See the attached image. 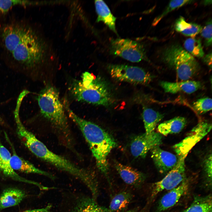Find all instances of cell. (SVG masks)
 Segmentation results:
<instances>
[{
	"label": "cell",
	"mask_w": 212,
	"mask_h": 212,
	"mask_svg": "<svg viewBox=\"0 0 212 212\" xmlns=\"http://www.w3.org/2000/svg\"><path fill=\"white\" fill-rule=\"evenodd\" d=\"M3 16L0 19L1 59L11 70L34 78L48 54L45 40L26 18Z\"/></svg>",
	"instance_id": "6da1fadb"
},
{
	"label": "cell",
	"mask_w": 212,
	"mask_h": 212,
	"mask_svg": "<svg viewBox=\"0 0 212 212\" xmlns=\"http://www.w3.org/2000/svg\"><path fill=\"white\" fill-rule=\"evenodd\" d=\"M65 104L64 108L69 117L80 130L95 158L97 168L105 176L110 186L112 187L109 177L107 158L111 151L117 146L115 140L97 125L79 117Z\"/></svg>",
	"instance_id": "7a4b0ae2"
},
{
	"label": "cell",
	"mask_w": 212,
	"mask_h": 212,
	"mask_svg": "<svg viewBox=\"0 0 212 212\" xmlns=\"http://www.w3.org/2000/svg\"><path fill=\"white\" fill-rule=\"evenodd\" d=\"M26 147L38 158L79 179L89 190L94 189L97 186V179L93 172L79 167L52 152L35 136H32L28 139Z\"/></svg>",
	"instance_id": "3957f363"
},
{
	"label": "cell",
	"mask_w": 212,
	"mask_h": 212,
	"mask_svg": "<svg viewBox=\"0 0 212 212\" xmlns=\"http://www.w3.org/2000/svg\"><path fill=\"white\" fill-rule=\"evenodd\" d=\"M70 90L79 101L106 107L113 102L110 90L105 81L100 77L88 72L83 73L81 80L73 82Z\"/></svg>",
	"instance_id": "277c9868"
},
{
	"label": "cell",
	"mask_w": 212,
	"mask_h": 212,
	"mask_svg": "<svg viewBox=\"0 0 212 212\" xmlns=\"http://www.w3.org/2000/svg\"><path fill=\"white\" fill-rule=\"evenodd\" d=\"M37 100L42 115L67 135L69 127L64 106L60 100L57 89L51 85L46 86L38 94Z\"/></svg>",
	"instance_id": "5b68a950"
},
{
	"label": "cell",
	"mask_w": 212,
	"mask_h": 212,
	"mask_svg": "<svg viewBox=\"0 0 212 212\" xmlns=\"http://www.w3.org/2000/svg\"><path fill=\"white\" fill-rule=\"evenodd\" d=\"M163 61L176 71L178 78L188 80L198 73L199 64L195 58L180 45L173 44L166 48L162 54Z\"/></svg>",
	"instance_id": "8992f818"
},
{
	"label": "cell",
	"mask_w": 212,
	"mask_h": 212,
	"mask_svg": "<svg viewBox=\"0 0 212 212\" xmlns=\"http://www.w3.org/2000/svg\"><path fill=\"white\" fill-rule=\"evenodd\" d=\"M107 69L111 77L115 80L132 84L147 85L154 77L143 69L122 64L109 65Z\"/></svg>",
	"instance_id": "52a82bcc"
},
{
	"label": "cell",
	"mask_w": 212,
	"mask_h": 212,
	"mask_svg": "<svg viewBox=\"0 0 212 212\" xmlns=\"http://www.w3.org/2000/svg\"><path fill=\"white\" fill-rule=\"evenodd\" d=\"M110 52L132 62H137L147 60L143 45L137 42L128 39L117 38L111 41Z\"/></svg>",
	"instance_id": "ba28073f"
},
{
	"label": "cell",
	"mask_w": 212,
	"mask_h": 212,
	"mask_svg": "<svg viewBox=\"0 0 212 212\" xmlns=\"http://www.w3.org/2000/svg\"><path fill=\"white\" fill-rule=\"evenodd\" d=\"M178 161L175 167L162 179L153 183L152 186L151 198L153 199L164 190H170L178 186L185 179V159L186 156L177 155Z\"/></svg>",
	"instance_id": "9c48e42d"
},
{
	"label": "cell",
	"mask_w": 212,
	"mask_h": 212,
	"mask_svg": "<svg viewBox=\"0 0 212 212\" xmlns=\"http://www.w3.org/2000/svg\"><path fill=\"white\" fill-rule=\"evenodd\" d=\"M162 135L154 131L137 135L131 142V153L135 158H144L149 151L162 143Z\"/></svg>",
	"instance_id": "30bf717a"
},
{
	"label": "cell",
	"mask_w": 212,
	"mask_h": 212,
	"mask_svg": "<svg viewBox=\"0 0 212 212\" xmlns=\"http://www.w3.org/2000/svg\"><path fill=\"white\" fill-rule=\"evenodd\" d=\"M64 212H111L108 208L99 205L96 201L82 194L72 195Z\"/></svg>",
	"instance_id": "8fae6325"
},
{
	"label": "cell",
	"mask_w": 212,
	"mask_h": 212,
	"mask_svg": "<svg viewBox=\"0 0 212 212\" xmlns=\"http://www.w3.org/2000/svg\"><path fill=\"white\" fill-rule=\"evenodd\" d=\"M11 156L10 152L2 143L0 136V175L10 178L16 181L35 185L41 190H46V187L37 182L26 179L18 175L11 165Z\"/></svg>",
	"instance_id": "7c38bea8"
},
{
	"label": "cell",
	"mask_w": 212,
	"mask_h": 212,
	"mask_svg": "<svg viewBox=\"0 0 212 212\" xmlns=\"http://www.w3.org/2000/svg\"><path fill=\"white\" fill-rule=\"evenodd\" d=\"M4 135L6 139L11 146L12 150V154L10 158V163L15 171L26 173L39 174L52 179H54V177L52 174L37 168L31 163L19 156L16 153L14 145L5 132Z\"/></svg>",
	"instance_id": "4fadbf2b"
},
{
	"label": "cell",
	"mask_w": 212,
	"mask_h": 212,
	"mask_svg": "<svg viewBox=\"0 0 212 212\" xmlns=\"http://www.w3.org/2000/svg\"><path fill=\"white\" fill-rule=\"evenodd\" d=\"M151 151V158L160 173L169 172L176 165L178 158L175 155L162 150L159 146L155 147Z\"/></svg>",
	"instance_id": "5bb4252c"
},
{
	"label": "cell",
	"mask_w": 212,
	"mask_h": 212,
	"mask_svg": "<svg viewBox=\"0 0 212 212\" xmlns=\"http://www.w3.org/2000/svg\"><path fill=\"white\" fill-rule=\"evenodd\" d=\"M189 185V181L185 179L178 186L164 195L159 202L158 212L165 211L175 205L188 191Z\"/></svg>",
	"instance_id": "9a60e30c"
},
{
	"label": "cell",
	"mask_w": 212,
	"mask_h": 212,
	"mask_svg": "<svg viewBox=\"0 0 212 212\" xmlns=\"http://www.w3.org/2000/svg\"><path fill=\"white\" fill-rule=\"evenodd\" d=\"M114 165L121 178L127 184L138 188L146 179L145 174L132 167L117 162H115Z\"/></svg>",
	"instance_id": "2e32d148"
},
{
	"label": "cell",
	"mask_w": 212,
	"mask_h": 212,
	"mask_svg": "<svg viewBox=\"0 0 212 212\" xmlns=\"http://www.w3.org/2000/svg\"><path fill=\"white\" fill-rule=\"evenodd\" d=\"M160 85L165 92L172 94L180 92L191 94L202 87L200 82L189 80L176 82L162 81Z\"/></svg>",
	"instance_id": "e0dca14e"
},
{
	"label": "cell",
	"mask_w": 212,
	"mask_h": 212,
	"mask_svg": "<svg viewBox=\"0 0 212 212\" xmlns=\"http://www.w3.org/2000/svg\"><path fill=\"white\" fill-rule=\"evenodd\" d=\"M26 196L24 191L19 189L4 190L0 195V210L19 204Z\"/></svg>",
	"instance_id": "ac0fdd59"
},
{
	"label": "cell",
	"mask_w": 212,
	"mask_h": 212,
	"mask_svg": "<svg viewBox=\"0 0 212 212\" xmlns=\"http://www.w3.org/2000/svg\"><path fill=\"white\" fill-rule=\"evenodd\" d=\"M95 5L98 16L97 22L103 21L117 34L115 28L116 18L112 14L106 4L102 0H96Z\"/></svg>",
	"instance_id": "d6986e66"
},
{
	"label": "cell",
	"mask_w": 212,
	"mask_h": 212,
	"mask_svg": "<svg viewBox=\"0 0 212 212\" xmlns=\"http://www.w3.org/2000/svg\"><path fill=\"white\" fill-rule=\"evenodd\" d=\"M187 120L183 117L178 116L165 121L158 127V132L164 136L179 133L184 128Z\"/></svg>",
	"instance_id": "ffe728a7"
},
{
	"label": "cell",
	"mask_w": 212,
	"mask_h": 212,
	"mask_svg": "<svg viewBox=\"0 0 212 212\" xmlns=\"http://www.w3.org/2000/svg\"><path fill=\"white\" fill-rule=\"evenodd\" d=\"M133 198L132 194L129 191H120L113 196L108 208L111 212H124L127 209Z\"/></svg>",
	"instance_id": "44dd1931"
},
{
	"label": "cell",
	"mask_w": 212,
	"mask_h": 212,
	"mask_svg": "<svg viewBox=\"0 0 212 212\" xmlns=\"http://www.w3.org/2000/svg\"><path fill=\"white\" fill-rule=\"evenodd\" d=\"M145 132L150 133L154 131L158 123L163 119V115L152 108L144 107L142 112Z\"/></svg>",
	"instance_id": "7402d4cb"
},
{
	"label": "cell",
	"mask_w": 212,
	"mask_h": 212,
	"mask_svg": "<svg viewBox=\"0 0 212 212\" xmlns=\"http://www.w3.org/2000/svg\"><path fill=\"white\" fill-rule=\"evenodd\" d=\"M174 27L175 30L183 35L194 38L201 31L202 28L200 24L192 22H188L184 18L180 16L175 21Z\"/></svg>",
	"instance_id": "603a6c76"
},
{
	"label": "cell",
	"mask_w": 212,
	"mask_h": 212,
	"mask_svg": "<svg viewBox=\"0 0 212 212\" xmlns=\"http://www.w3.org/2000/svg\"><path fill=\"white\" fill-rule=\"evenodd\" d=\"M211 196L195 198L191 205L183 212H212Z\"/></svg>",
	"instance_id": "cb8c5ba5"
},
{
	"label": "cell",
	"mask_w": 212,
	"mask_h": 212,
	"mask_svg": "<svg viewBox=\"0 0 212 212\" xmlns=\"http://www.w3.org/2000/svg\"><path fill=\"white\" fill-rule=\"evenodd\" d=\"M184 46L185 50L192 56L201 58L204 56L200 38H188L185 41Z\"/></svg>",
	"instance_id": "d4e9b609"
},
{
	"label": "cell",
	"mask_w": 212,
	"mask_h": 212,
	"mask_svg": "<svg viewBox=\"0 0 212 212\" xmlns=\"http://www.w3.org/2000/svg\"><path fill=\"white\" fill-rule=\"evenodd\" d=\"M193 1V0H174L170 1L163 12L154 19L152 23L153 25L156 26L165 16L170 12L185 5L191 3Z\"/></svg>",
	"instance_id": "484cf974"
},
{
	"label": "cell",
	"mask_w": 212,
	"mask_h": 212,
	"mask_svg": "<svg viewBox=\"0 0 212 212\" xmlns=\"http://www.w3.org/2000/svg\"><path fill=\"white\" fill-rule=\"evenodd\" d=\"M33 3L27 0H0V14L5 15L12 8L18 6L26 7L32 5Z\"/></svg>",
	"instance_id": "4316f807"
},
{
	"label": "cell",
	"mask_w": 212,
	"mask_h": 212,
	"mask_svg": "<svg viewBox=\"0 0 212 212\" xmlns=\"http://www.w3.org/2000/svg\"><path fill=\"white\" fill-rule=\"evenodd\" d=\"M211 98L206 97L200 98L193 104L194 109L199 114H203L212 109Z\"/></svg>",
	"instance_id": "83f0119b"
},
{
	"label": "cell",
	"mask_w": 212,
	"mask_h": 212,
	"mask_svg": "<svg viewBox=\"0 0 212 212\" xmlns=\"http://www.w3.org/2000/svg\"><path fill=\"white\" fill-rule=\"evenodd\" d=\"M212 24L211 19H209L200 32L201 36L204 39L205 45L207 47L212 45Z\"/></svg>",
	"instance_id": "f1b7e54d"
},
{
	"label": "cell",
	"mask_w": 212,
	"mask_h": 212,
	"mask_svg": "<svg viewBox=\"0 0 212 212\" xmlns=\"http://www.w3.org/2000/svg\"><path fill=\"white\" fill-rule=\"evenodd\" d=\"M204 170L206 176L209 183H212V155H209L205 160Z\"/></svg>",
	"instance_id": "f546056e"
},
{
	"label": "cell",
	"mask_w": 212,
	"mask_h": 212,
	"mask_svg": "<svg viewBox=\"0 0 212 212\" xmlns=\"http://www.w3.org/2000/svg\"><path fill=\"white\" fill-rule=\"evenodd\" d=\"M51 208L52 205L49 204L42 208L27 210L21 212H49Z\"/></svg>",
	"instance_id": "4dcf8cb0"
},
{
	"label": "cell",
	"mask_w": 212,
	"mask_h": 212,
	"mask_svg": "<svg viewBox=\"0 0 212 212\" xmlns=\"http://www.w3.org/2000/svg\"><path fill=\"white\" fill-rule=\"evenodd\" d=\"M203 61L211 68L212 67V53L209 52L203 58Z\"/></svg>",
	"instance_id": "1f68e13d"
},
{
	"label": "cell",
	"mask_w": 212,
	"mask_h": 212,
	"mask_svg": "<svg viewBox=\"0 0 212 212\" xmlns=\"http://www.w3.org/2000/svg\"><path fill=\"white\" fill-rule=\"evenodd\" d=\"M6 102H0V106L4 104ZM6 125V122L4 120L0 115V125Z\"/></svg>",
	"instance_id": "d6a6232c"
},
{
	"label": "cell",
	"mask_w": 212,
	"mask_h": 212,
	"mask_svg": "<svg viewBox=\"0 0 212 212\" xmlns=\"http://www.w3.org/2000/svg\"><path fill=\"white\" fill-rule=\"evenodd\" d=\"M203 3V4L205 5L211 4L212 3V0L204 1Z\"/></svg>",
	"instance_id": "836d02e7"
},
{
	"label": "cell",
	"mask_w": 212,
	"mask_h": 212,
	"mask_svg": "<svg viewBox=\"0 0 212 212\" xmlns=\"http://www.w3.org/2000/svg\"><path fill=\"white\" fill-rule=\"evenodd\" d=\"M126 212H138L136 210L134 209L126 211Z\"/></svg>",
	"instance_id": "e575fe53"
}]
</instances>
